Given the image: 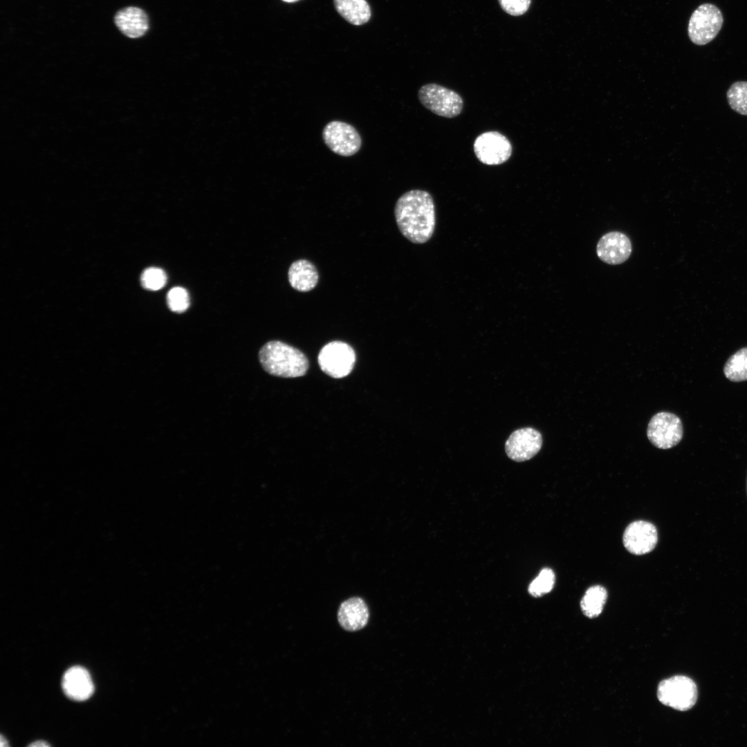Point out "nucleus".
Here are the masks:
<instances>
[{
	"mask_svg": "<svg viewBox=\"0 0 747 747\" xmlns=\"http://www.w3.org/2000/svg\"><path fill=\"white\" fill-rule=\"evenodd\" d=\"M396 222L401 234L414 243H424L433 235L436 225L434 203L424 190H412L397 200Z\"/></svg>",
	"mask_w": 747,
	"mask_h": 747,
	"instance_id": "obj_1",
	"label": "nucleus"
},
{
	"mask_svg": "<svg viewBox=\"0 0 747 747\" xmlns=\"http://www.w3.org/2000/svg\"><path fill=\"white\" fill-rule=\"evenodd\" d=\"M259 360L264 371L282 378L302 376L309 366L306 356L300 350L278 340L263 345L259 351Z\"/></svg>",
	"mask_w": 747,
	"mask_h": 747,
	"instance_id": "obj_2",
	"label": "nucleus"
},
{
	"mask_svg": "<svg viewBox=\"0 0 747 747\" xmlns=\"http://www.w3.org/2000/svg\"><path fill=\"white\" fill-rule=\"evenodd\" d=\"M723 24L720 9L712 3H703L691 15L688 26L689 38L694 44L706 45L716 37Z\"/></svg>",
	"mask_w": 747,
	"mask_h": 747,
	"instance_id": "obj_3",
	"label": "nucleus"
},
{
	"mask_svg": "<svg viewBox=\"0 0 747 747\" xmlns=\"http://www.w3.org/2000/svg\"><path fill=\"white\" fill-rule=\"evenodd\" d=\"M418 98L424 107L445 118L459 116L463 107V98L458 93L434 83L422 86L418 90Z\"/></svg>",
	"mask_w": 747,
	"mask_h": 747,
	"instance_id": "obj_4",
	"label": "nucleus"
},
{
	"mask_svg": "<svg viewBox=\"0 0 747 747\" xmlns=\"http://www.w3.org/2000/svg\"><path fill=\"white\" fill-rule=\"evenodd\" d=\"M697 687L692 679L685 676H674L662 681L658 687L657 697L664 705L680 711L692 708L697 699Z\"/></svg>",
	"mask_w": 747,
	"mask_h": 747,
	"instance_id": "obj_5",
	"label": "nucleus"
},
{
	"mask_svg": "<svg viewBox=\"0 0 747 747\" xmlns=\"http://www.w3.org/2000/svg\"><path fill=\"white\" fill-rule=\"evenodd\" d=\"M317 359L320 369L325 374L332 378H341L349 375L352 371L356 362V353L347 343L333 341L321 349Z\"/></svg>",
	"mask_w": 747,
	"mask_h": 747,
	"instance_id": "obj_6",
	"label": "nucleus"
},
{
	"mask_svg": "<svg viewBox=\"0 0 747 747\" xmlns=\"http://www.w3.org/2000/svg\"><path fill=\"white\" fill-rule=\"evenodd\" d=\"M322 136L328 148L342 156L356 154L362 145L361 137L356 129L340 120L327 123L322 130Z\"/></svg>",
	"mask_w": 747,
	"mask_h": 747,
	"instance_id": "obj_7",
	"label": "nucleus"
},
{
	"mask_svg": "<svg viewBox=\"0 0 747 747\" xmlns=\"http://www.w3.org/2000/svg\"><path fill=\"white\" fill-rule=\"evenodd\" d=\"M647 435L650 442L660 449L676 445L683 436V425L676 415L667 412L656 414L650 419Z\"/></svg>",
	"mask_w": 747,
	"mask_h": 747,
	"instance_id": "obj_8",
	"label": "nucleus"
},
{
	"mask_svg": "<svg viewBox=\"0 0 747 747\" xmlns=\"http://www.w3.org/2000/svg\"><path fill=\"white\" fill-rule=\"evenodd\" d=\"M474 151L478 160L488 165H497L507 161L512 154L508 139L498 131L482 133L474 142Z\"/></svg>",
	"mask_w": 747,
	"mask_h": 747,
	"instance_id": "obj_9",
	"label": "nucleus"
},
{
	"mask_svg": "<svg viewBox=\"0 0 747 747\" xmlns=\"http://www.w3.org/2000/svg\"><path fill=\"white\" fill-rule=\"evenodd\" d=\"M542 445L541 433L532 427H524L513 432L507 439L505 450L508 456L517 462L533 458Z\"/></svg>",
	"mask_w": 747,
	"mask_h": 747,
	"instance_id": "obj_10",
	"label": "nucleus"
},
{
	"mask_svg": "<svg viewBox=\"0 0 747 747\" xmlns=\"http://www.w3.org/2000/svg\"><path fill=\"white\" fill-rule=\"evenodd\" d=\"M622 542L625 548L632 554L640 555L648 553L657 544V529L649 522H633L625 530Z\"/></svg>",
	"mask_w": 747,
	"mask_h": 747,
	"instance_id": "obj_11",
	"label": "nucleus"
},
{
	"mask_svg": "<svg viewBox=\"0 0 747 747\" xmlns=\"http://www.w3.org/2000/svg\"><path fill=\"white\" fill-rule=\"evenodd\" d=\"M598 257L603 262L618 265L628 259L631 253L629 237L620 232H610L604 234L596 246Z\"/></svg>",
	"mask_w": 747,
	"mask_h": 747,
	"instance_id": "obj_12",
	"label": "nucleus"
},
{
	"mask_svg": "<svg viewBox=\"0 0 747 747\" xmlns=\"http://www.w3.org/2000/svg\"><path fill=\"white\" fill-rule=\"evenodd\" d=\"M118 29L126 37L136 39L145 35L149 29L146 12L136 6H127L116 12L113 18Z\"/></svg>",
	"mask_w": 747,
	"mask_h": 747,
	"instance_id": "obj_13",
	"label": "nucleus"
},
{
	"mask_svg": "<svg viewBox=\"0 0 747 747\" xmlns=\"http://www.w3.org/2000/svg\"><path fill=\"white\" fill-rule=\"evenodd\" d=\"M62 684L66 696L75 701L89 699L94 690L89 672L81 666L70 667L64 673Z\"/></svg>",
	"mask_w": 747,
	"mask_h": 747,
	"instance_id": "obj_14",
	"label": "nucleus"
},
{
	"mask_svg": "<svg viewBox=\"0 0 747 747\" xmlns=\"http://www.w3.org/2000/svg\"><path fill=\"white\" fill-rule=\"evenodd\" d=\"M369 612L365 602L354 597L344 601L340 606L338 618L340 625L347 631H357L367 625Z\"/></svg>",
	"mask_w": 747,
	"mask_h": 747,
	"instance_id": "obj_15",
	"label": "nucleus"
},
{
	"mask_svg": "<svg viewBox=\"0 0 747 747\" xmlns=\"http://www.w3.org/2000/svg\"><path fill=\"white\" fill-rule=\"evenodd\" d=\"M288 275L290 286L299 292L313 290L319 280L316 267L307 259H299L292 263Z\"/></svg>",
	"mask_w": 747,
	"mask_h": 747,
	"instance_id": "obj_16",
	"label": "nucleus"
},
{
	"mask_svg": "<svg viewBox=\"0 0 747 747\" xmlns=\"http://www.w3.org/2000/svg\"><path fill=\"white\" fill-rule=\"evenodd\" d=\"M338 12L348 22L359 26L371 17V10L366 0H334Z\"/></svg>",
	"mask_w": 747,
	"mask_h": 747,
	"instance_id": "obj_17",
	"label": "nucleus"
},
{
	"mask_svg": "<svg viewBox=\"0 0 747 747\" xmlns=\"http://www.w3.org/2000/svg\"><path fill=\"white\" fill-rule=\"evenodd\" d=\"M607 598L606 589L600 585L589 587L580 602L582 612L588 618L597 617L602 612Z\"/></svg>",
	"mask_w": 747,
	"mask_h": 747,
	"instance_id": "obj_18",
	"label": "nucleus"
},
{
	"mask_svg": "<svg viewBox=\"0 0 747 747\" xmlns=\"http://www.w3.org/2000/svg\"><path fill=\"white\" fill-rule=\"evenodd\" d=\"M723 373L732 382L747 380V347L739 349L728 358Z\"/></svg>",
	"mask_w": 747,
	"mask_h": 747,
	"instance_id": "obj_19",
	"label": "nucleus"
},
{
	"mask_svg": "<svg viewBox=\"0 0 747 747\" xmlns=\"http://www.w3.org/2000/svg\"><path fill=\"white\" fill-rule=\"evenodd\" d=\"M730 108L735 112L747 116V82H734L726 93Z\"/></svg>",
	"mask_w": 747,
	"mask_h": 747,
	"instance_id": "obj_20",
	"label": "nucleus"
},
{
	"mask_svg": "<svg viewBox=\"0 0 747 747\" xmlns=\"http://www.w3.org/2000/svg\"><path fill=\"white\" fill-rule=\"evenodd\" d=\"M555 574L549 568L543 569L528 587V592L534 597L542 596L550 592L555 583Z\"/></svg>",
	"mask_w": 747,
	"mask_h": 747,
	"instance_id": "obj_21",
	"label": "nucleus"
},
{
	"mask_svg": "<svg viewBox=\"0 0 747 747\" xmlns=\"http://www.w3.org/2000/svg\"><path fill=\"white\" fill-rule=\"evenodd\" d=\"M140 281L142 286L145 288L150 290H158L165 285L167 275L161 268L150 267L143 271Z\"/></svg>",
	"mask_w": 747,
	"mask_h": 747,
	"instance_id": "obj_22",
	"label": "nucleus"
},
{
	"mask_svg": "<svg viewBox=\"0 0 747 747\" xmlns=\"http://www.w3.org/2000/svg\"><path fill=\"white\" fill-rule=\"evenodd\" d=\"M167 303L172 311L181 313L190 306V297L187 291L182 287H174L167 295Z\"/></svg>",
	"mask_w": 747,
	"mask_h": 747,
	"instance_id": "obj_23",
	"label": "nucleus"
},
{
	"mask_svg": "<svg viewBox=\"0 0 747 747\" xmlns=\"http://www.w3.org/2000/svg\"><path fill=\"white\" fill-rule=\"evenodd\" d=\"M531 0H499L501 8L513 16L524 14L531 5Z\"/></svg>",
	"mask_w": 747,
	"mask_h": 747,
	"instance_id": "obj_24",
	"label": "nucleus"
},
{
	"mask_svg": "<svg viewBox=\"0 0 747 747\" xmlns=\"http://www.w3.org/2000/svg\"><path fill=\"white\" fill-rule=\"evenodd\" d=\"M50 746V745L49 744H48L46 741H42V740L36 741H35V742H33V743L28 745V746H31V747H47V746Z\"/></svg>",
	"mask_w": 747,
	"mask_h": 747,
	"instance_id": "obj_25",
	"label": "nucleus"
},
{
	"mask_svg": "<svg viewBox=\"0 0 747 747\" xmlns=\"http://www.w3.org/2000/svg\"><path fill=\"white\" fill-rule=\"evenodd\" d=\"M0 746L1 747H8L9 746L7 740L2 735L0 736Z\"/></svg>",
	"mask_w": 747,
	"mask_h": 747,
	"instance_id": "obj_26",
	"label": "nucleus"
},
{
	"mask_svg": "<svg viewBox=\"0 0 747 747\" xmlns=\"http://www.w3.org/2000/svg\"><path fill=\"white\" fill-rule=\"evenodd\" d=\"M283 1H286V2H293V1H296L297 0H283Z\"/></svg>",
	"mask_w": 747,
	"mask_h": 747,
	"instance_id": "obj_27",
	"label": "nucleus"
}]
</instances>
